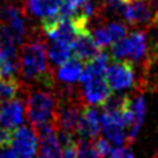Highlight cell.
Wrapping results in <instances>:
<instances>
[{
  "label": "cell",
  "mask_w": 158,
  "mask_h": 158,
  "mask_svg": "<svg viewBox=\"0 0 158 158\" xmlns=\"http://www.w3.org/2000/svg\"><path fill=\"white\" fill-rule=\"evenodd\" d=\"M47 47L38 35H29L19 47L17 54L19 77L25 82H35L44 86H54L53 74L49 69Z\"/></svg>",
  "instance_id": "1"
},
{
  "label": "cell",
  "mask_w": 158,
  "mask_h": 158,
  "mask_svg": "<svg viewBox=\"0 0 158 158\" xmlns=\"http://www.w3.org/2000/svg\"><path fill=\"white\" fill-rule=\"evenodd\" d=\"M53 87L54 86L40 85V87H36L32 92H27L25 111L31 125L38 126L56 121L58 96L52 90Z\"/></svg>",
  "instance_id": "2"
},
{
  "label": "cell",
  "mask_w": 158,
  "mask_h": 158,
  "mask_svg": "<svg viewBox=\"0 0 158 158\" xmlns=\"http://www.w3.org/2000/svg\"><path fill=\"white\" fill-rule=\"evenodd\" d=\"M100 112L101 132L112 146H123L128 140V121L125 115V97L104 104Z\"/></svg>",
  "instance_id": "3"
},
{
  "label": "cell",
  "mask_w": 158,
  "mask_h": 158,
  "mask_svg": "<svg viewBox=\"0 0 158 158\" xmlns=\"http://www.w3.org/2000/svg\"><path fill=\"white\" fill-rule=\"evenodd\" d=\"M147 54V36L143 31H133L115 42L111 47V57L115 61H128L133 64Z\"/></svg>",
  "instance_id": "4"
},
{
  "label": "cell",
  "mask_w": 158,
  "mask_h": 158,
  "mask_svg": "<svg viewBox=\"0 0 158 158\" xmlns=\"http://www.w3.org/2000/svg\"><path fill=\"white\" fill-rule=\"evenodd\" d=\"M121 15L131 25H150L158 19L153 0H128Z\"/></svg>",
  "instance_id": "5"
},
{
  "label": "cell",
  "mask_w": 158,
  "mask_h": 158,
  "mask_svg": "<svg viewBox=\"0 0 158 158\" xmlns=\"http://www.w3.org/2000/svg\"><path fill=\"white\" fill-rule=\"evenodd\" d=\"M104 79L112 92H123L135 85V68L128 61H114L107 65Z\"/></svg>",
  "instance_id": "6"
},
{
  "label": "cell",
  "mask_w": 158,
  "mask_h": 158,
  "mask_svg": "<svg viewBox=\"0 0 158 158\" xmlns=\"http://www.w3.org/2000/svg\"><path fill=\"white\" fill-rule=\"evenodd\" d=\"M10 146L18 158H33L39 148L38 133L29 126H18L11 133Z\"/></svg>",
  "instance_id": "7"
},
{
  "label": "cell",
  "mask_w": 158,
  "mask_h": 158,
  "mask_svg": "<svg viewBox=\"0 0 158 158\" xmlns=\"http://www.w3.org/2000/svg\"><path fill=\"white\" fill-rule=\"evenodd\" d=\"M0 24H4L14 33L18 44H21L28 36V21L24 10L14 4H4L0 7Z\"/></svg>",
  "instance_id": "8"
},
{
  "label": "cell",
  "mask_w": 158,
  "mask_h": 158,
  "mask_svg": "<svg viewBox=\"0 0 158 158\" xmlns=\"http://www.w3.org/2000/svg\"><path fill=\"white\" fill-rule=\"evenodd\" d=\"M82 100L89 106H104L110 101L112 90L104 77L90 78L82 83Z\"/></svg>",
  "instance_id": "9"
},
{
  "label": "cell",
  "mask_w": 158,
  "mask_h": 158,
  "mask_svg": "<svg viewBox=\"0 0 158 158\" xmlns=\"http://www.w3.org/2000/svg\"><path fill=\"white\" fill-rule=\"evenodd\" d=\"M126 33H128L126 25L118 21H112V22H107L104 25H98L93 31H90L92 39L98 50L104 49L107 46H112L115 42L122 39Z\"/></svg>",
  "instance_id": "10"
},
{
  "label": "cell",
  "mask_w": 158,
  "mask_h": 158,
  "mask_svg": "<svg viewBox=\"0 0 158 158\" xmlns=\"http://www.w3.org/2000/svg\"><path fill=\"white\" fill-rule=\"evenodd\" d=\"M125 107L129 117L128 126V140L133 142L139 133L146 117V100L143 96H135V97H125Z\"/></svg>",
  "instance_id": "11"
},
{
  "label": "cell",
  "mask_w": 158,
  "mask_h": 158,
  "mask_svg": "<svg viewBox=\"0 0 158 158\" xmlns=\"http://www.w3.org/2000/svg\"><path fill=\"white\" fill-rule=\"evenodd\" d=\"M22 10L27 15L42 18V22L63 18L60 0H28Z\"/></svg>",
  "instance_id": "12"
},
{
  "label": "cell",
  "mask_w": 158,
  "mask_h": 158,
  "mask_svg": "<svg viewBox=\"0 0 158 158\" xmlns=\"http://www.w3.org/2000/svg\"><path fill=\"white\" fill-rule=\"evenodd\" d=\"M101 132L100 112L94 107H85L82 111L81 119L78 122L77 133L82 140H94Z\"/></svg>",
  "instance_id": "13"
},
{
  "label": "cell",
  "mask_w": 158,
  "mask_h": 158,
  "mask_svg": "<svg viewBox=\"0 0 158 158\" xmlns=\"http://www.w3.org/2000/svg\"><path fill=\"white\" fill-rule=\"evenodd\" d=\"M24 101L18 97L0 104V125L8 131H14L24 122Z\"/></svg>",
  "instance_id": "14"
},
{
  "label": "cell",
  "mask_w": 158,
  "mask_h": 158,
  "mask_svg": "<svg viewBox=\"0 0 158 158\" xmlns=\"http://www.w3.org/2000/svg\"><path fill=\"white\" fill-rule=\"evenodd\" d=\"M72 57L78 58L79 61H89L98 53L97 46L94 44L90 35V31L79 33L72 42Z\"/></svg>",
  "instance_id": "15"
},
{
  "label": "cell",
  "mask_w": 158,
  "mask_h": 158,
  "mask_svg": "<svg viewBox=\"0 0 158 158\" xmlns=\"http://www.w3.org/2000/svg\"><path fill=\"white\" fill-rule=\"evenodd\" d=\"M86 63L87 64L83 67V71H82L81 78H79L81 83L86 82L87 79H90V78L104 77L106 68H107V65H108V56H107L106 53L98 52L94 57L90 58Z\"/></svg>",
  "instance_id": "16"
},
{
  "label": "cell",
  "mask_w": 158,
  "mask_h": 158,
  "mask_svg": "<svg viewBox=\"0 0 158 158\" xmlns=\"http://www.w3.org/2000/svg\"><path fill=\"white\" fill-rule=\"evenodd\" d=\"M83 71V65L82 61H79L78 58H69L68 61L63 63L61 65H58L57 69V79L63 83L72 85L75 82L79 81L81 74Z\"/></svg>",
  "instance_id": "17"
},
{
  "label": "cell",
  "mask_w": 158,
  "mask_h": 158,
  "mask_svg": "<svg viewBox=\"0 0 158 158\" xmlns=\"http://www.w3.org/2000/svg\"><path fill=\"white\" fill-rule=\"evenodd\" d=\"M47 58L53 65H61L72 58V46L63 42H52L47 47Z\"/></svg>",
  "instance_id": "18"
},
{
  "label": "cell",
  "mask_w": 158,
  "mask_h": 158,
  "mask_svg": "<svg viewBox=\"0 0 158 158\" xmlns=\"http://www.w3.org/2000/svg\"><path fill=\"white\" fill-rule=\"evenodd\" d=\"M21 83L17 78H0V104L18 97Z\"/></svg>",
  "instance_id": "19"
},
{
  "label": "cell",
  "mask_w": 158,
  "mask_h": 158,
  "mask_svg": "<svg viewBox=\"0 0 158 158\" xmlns=\"http://www.w3.org/2000/svg\"><path fill=\"white\" fill-rule=\"evenodd\" d=\"M77 158H104V157L97 153V150L94 148L93 143L82 140V142L78 143Z\"/></svg>",
  "instance_id": "20"
},
{
  "label": "cell",
  "mask_w": 158,
  "mask_h": 158,
  "mask_svg": "<svg viewBox=\"0 0 158 158\" xmlns=\"http://www.w3.org/2000/svg\"><path fill=\"white\" fill-rule=\"evenodd\" d=\"M93 146H94V148L97 150V153L100 154V156H103L104 158L108 157V154L111 153V150L114 148V146H112L111 143H110L108 140L106 139V137H101V139L96 137Z\"/></svg>",
  "instance_id": "21"
},
{
  "label": "cell",
  "mask_w": 158,
  "mask_h": 158,
  "mask_svg": "<svg viewBox=\"0 0 158 158\" xmlns=\"http://www.w3.org/2000/svg\"><path fill=\"white\" fill-rule=\"evenodd\" d=\"M108 158H135V154L126 146H115L108 154Z\"/></svg>",
  "instance_id": "22"
},
{
  "label": "cell",
  "mask_w": 158,
  "mask_h": 158,
  "mask_svg": "<svg viewBox=\"0 0 158 158\" xmlns=\"http://www.w3.org/2000/svg\"><path fill=\"white\" fill-rule=\"evenodd\" d=\"M0 158H18L17 154L14 153V150L8 146H4V147H0Z\"/></svg>",
  "instance_id": "23"
},
{
  "label": "cell",
  "mask_w": 158,
  "mask_h": 158,
  "mask_svg": "<svg viewBox=\"0 0 158 158\" xmlns=\"http://www.w3.org/2000/svg\"><path fill=\"white\" fill-rule=\"evenodd\" d=\"M33 158H46V157H44V156H42V154H40V156H39V157H36V156H35Z\"/></svg>",
  "instance_id": "24"
},
{
  "label": "cell",
  "mask_w": 158,
  "mask_h": 158,
  "mask_svg": "<svg viewBox=\"0 0 158 158\" xmlns=\"http://www.w3.org/2000/svg\"><path fill=\"white\" fill-rule=\"evenodd\" d=\"M156 158H158V156H157V157H156Z\"/></svg>",
  "instance_id": "25"
}]
</instances>
